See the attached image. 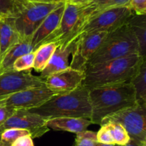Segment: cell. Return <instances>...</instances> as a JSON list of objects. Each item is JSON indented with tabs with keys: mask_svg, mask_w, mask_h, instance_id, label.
Returning a JSON list of instances; mask_svg holds the SVG:
<instances>
[{
	"mask_svg": "<svg viewBox=\"0 0 146 146\" xmlns=\"http://www.w3.org/2000/svg\"><path fill=\"white\" fill-rule=\"evenodd\" d=\"M92 124L101 125L105 118L121 110L138 105L130 82L88 89Z\"/></svg>",
	"mask_w": 146,
	"mask_h": 146,
	"instance_id": "1",
	"label": "cell"
},
{
	"mask_svg": "<svg viewBox=\"0 0 146 146\" xmlns=\"http://www.w3.org/2000/svg\"><path fill=\"white\" fill-rule=\"evenodd\" d=\"M146 58L140 54L111 60L86 67L82 85L88 89L128 83Z\"/></svg>",
	"mask_w": 146,
	"mask_h": 146,
	"instance_id": "2",
	"label": "cell"
},
{
	"mask_svg": "<svg viewBox=\"0 0 146 146\" xmlns=\"http://www.w3.org/2000/svg\"><path fill=\"white\" fill-rule=\"evenodd\" d=\"M28 111L47 120L55 118H83L90 120L91 106L88 89L81 85L71 92L54 96L40 106Z\"/></svg>",
	"mask_w": 146,
	"mask_h": 146,
	"instance_id": "3",
	"label": "cell"
},
{
	"mask_svg": "<svg viewBox=\"0 0 146 146\" xmlns=\"http://www.w3.org/2000/svg\"><path fill=\"white\" fill-rule=\"evenodd\" d=\"M133 54H140L139 46L135 35L126 22L117 29L108 33L88 60L86 67Z\"/></svg>",
	"mask_w": 146,
	"mask_h": 146,
	"instance_id": "4",
	"label": "cell"
},
{
	"mask_svg": "<svg viewBox=\"0 0 146 146\" xmlns=\"http://www.w3.org/2000/svg\"><path fill=\"white\" fill-rule=\"evenodd\" d=\"M86 5L66 1L59 26L42 44L54 42L58 44V46L66 47L74 42L89 19Z\"/></svg>",
	"mask_w": 146,
	"mask_h": 146,
	"instance_id": "5",
	"label": "cell"
},
{
	"mask_svg": "<svg viewBox=\"0 0 146 146\" xmlns=\"http://www.w3.org/2000/svg\"><path fill=\"white\" fill-rule=\"evenodd\" d=\"M65 1L51 3L27 2L14 19V25L21 40L30 41L44 19Z\"/></svg>",
	"mask_w": 146,
	"mask_h": 146,
	"instance_id": "6",
	"label": "cell"
},
{
	"mask_svg": "<svg viewBox=\"0 0 146 146\" xmlns=\"http://www.w3.org/2000/svg\"><path fill=\"white\" fill-rule=\"evenodd\" d=\"M109 122L120 123L131 140L146 144V106L137 105L121 110L104 118L101 125Z\"/></svg>",
	"mask_w": 146,
	"mask_h": 146,
	"instance_id": "7",
	"label": "cell"
},
{
	"mask_svg": "<svg viewBox=\"0 0 146 146\" xmlns=\"http://www.w3.org/2000/svg\"><path fill=\"white\" fill-rule=\"evenodd\" d=\"M133 14L128 6L107 9L91 17L82 29L81 34L97 31L111 32L125 24Z\"/></svg>",
	"mask_w": 146,
	"mask_h": 146,
	"instance_id": "8",
	"label": "cell"
},
{
	"mask_svg": "<svg viewBox=\"0 0 146 146\" xmlns=\"http://www.w3.org/2000/svg\"><path fill=\"white\" fill-rule=\"evenodd\" d=\"M58 95L46 86L27 88L0 98V106L9 107L15 110H30L36 108Z\"/></svg>",
	"mask_w": 146,
	"mask_h": 146,
	"instance_id": "9",
	"label": "cell"
},
{
	"mask_svg": "<svg viewBox=\"0 0 146 146\" xmlns=\"http://www.w3.org/2000/svg\"><path fill=\"white\" fill-rule=\"evenodd\" d=\"M108 32L97 31L91 33H83L75 41L72 60L69 66L74 69L84 71L88 60L96 52Z\"/></svg>",
	"mask_w": 146,
	"mask_h": 146,
	"instance_id": "10",
	"label": "cell"
},
{
	"mask_svg": "<svg viewBox=\"0 0 146 146\" xmlns=\"http://www.w3.org/2000/svg\"><path fill=\"white\" fill-rule=\"evenodd\" d=\"M47 119L29 112L28 110H16L15 112L0 125V134L8 128H20L29 131L32 138H40L49 131Z\"/></svg>",
	"mask_w": 146,
	"mask_h": 146,
	"instance_id": "11",
	"label": "cell"
},
{
	"mask_svg": "<svg viewBox=\"0 0 146 146\" xmlns=\"http://www.w3.org/2000/svg\"><path fill=\"white\" fill-rule=\"evenodd\" d=\"M44 84V80L40 76L33 75L31 70L7 71L0 74V98L27 88L41 86Z\"/></svg>",
	"mask_w": 146,
	"mask_h": 146,
	"instance_id": "12",
	"label": "cell"
},
{
	"mask_svg": "<svg viewBox=\"0 0 146 146\" xmlns=\"http://www.w3.org/2000/svg\"><path fill=\"white\" fill-rule=\"evenodd\" d=\"M85 78L83 71L68 67L66 69L52 74L44 80L45 85L57 94L71 92L82 85Z\"/></svg>",
	"mask_w": 146,
	"mask_h": 146,
	"instance_id": "13",
	"label": "cell"
},
{
	"mask_svg": "<svg viewBox=\"0 0 146 146\" xmlns=\"http://www.w3.org/2000/svg\"><path fill=\"white\" fill-rule=\"evenodd\" d=\"M65 4L66 1L53 10L32 34L30 43L34 51L58 27L65 8Z\"/></svg>",
	"mask_w": 146,
	"mask_h": 146,
	"instance_id": "14",
	"label": "cell"
},
{
	"mask_svg": "<svg viewBox=\"0 0 146 146\" xmlns=\"http://www.w3.org/2000/svg\"><path fill=\"white\" fill-rule=\"evenodd\" d=\"M75 41L66 47L57 46L46 66L40 73L39 76L42 79L45 80L52 74L66 69L69 67L68 58L74 51Z\"/></svg>",
	"mask_w": 146,
	"mask_h": 146,
	"instance_id": "15",
	"label": "cell"
},
{
	"mask_svg": "<svg viewBox=\"0 0 146 146\" xmlns=\"http://www.w3.org/2000/svg\"><path fill=\"white\" fill-rule=\"evenodd\" d=\"M91 124L89 119L83 118H55L47 120L46 122V125L49 129L76 134L86 131Z\"/></svg>",
	"mask_w": 146,
	"mask_h": 146,
	"instance_id": "16",
	"label": "cell"
},
{
	"mask_svg": "<svg viewBox=\"0 0 146 146\" xmlns=\"http://www.w3.org/2000/svg\"><path fill=\"white\" fill-rule=\"evenodd\" d=\"M21 41L14 25V17L0 19V54L1 58L14 44Z\"/></svg>",
	"mask_w": 146,
	"mask_h": 146,
	"instance_id": "17",
	"label": "cell"
},
{
	"mask_svg": "<svg viewBox=\"0 0 146 146\" xmlns=\"http://www.w3.org/2000/svg\"><path fill=\"white\" fill-rule=\"evenodd\" d=\"M34 51L30 41L21 40L19 43L11 46L1 58L0 74L7 71H12L14 61L23 55Z\"/></svg>",
	"mask_w": 146,
	"mask_h": 146,
	"instance_id": "18",
	"label": "cell"
},
{
	"mask_svg": "<svg viewBox=\"0 0 146 146\" xmlns=\"http://www.w3.org/2000/svg\"><path fill=\"white\" fill-rule=\"evenodd\" d=\"M127 24L138 41L140 55L146 58V14L137 15L133 14L128 20Z\"/></svg>",
	"mask_w": 146,
	"mask_h": 146,
	"instance_id": "19",
	"label": "cell"
},
{
	"mask_svg": "<svg viewBox=\"0 0 146 146\" xmlns=\"http://www.w3.org/2000/svg\"><path fill=\"white\" fill-rule=\"evenodd\" d=\"M130 83L135 91L138 105L146 106V61L143 63Z\"/></svg>",
	"mask_w": 146,
	"mask_h": 146,
	"instance_id": "20",
	"label": "cell"
},
{
	"mask_svg": "<svg viewBox=\"0 0 146 146\" xmlns=\"http://www.w3.org/2000/svg\"><path fill=\"white\" fill-rule=\"evenodd\" d=\"M58 46L56 43H47L39 46L34 51L33 68L36 72L41 73L45 68Z\"/></svg>",
	"mask_w": 146,
	"mask_h": 146,
	"instance_id": "21",
	"label": "cell"
},
{
	"mask_svg": "<svg viewBox=\"0 0 146 146\" xmlns=\"http://www.w3.org/2000/svg\"><path fill=\"white\" fill-rule=\"evenodd\" d=\"M129 1L130 0H93L88 4H86V10L89 16L90 19L97 13L107 9L128 6Z\"/></svg>",
	"mask_w": 146,
	"mask_h": 146,
	"instance_id": "22",
	"label": "cell"
},
{
	"mask_svg": "<svg viewBox=\"0 0 146 146\" xmlns=\"http://www.w3.org/2000/svg\"><path fill=\"white\" fill-rule=\"evenodd\" d=\"M27 2L25 0H0V19L15 17Z\"/></svg>",
	"mask_w": 146,
	"mask_h": 146,
	"instance_id": "23",
	"label": "cell"
},
{
	"mask_svg": "<svg viewBox=\"0 0 146 146\" xmlns=\"http://www.w3.org/2000/svg\"><path fill=\"white\" fill-rule=\"evenodd\" d=\"M102 125H107L110 132H111L114 143L116 144V145L120 146L125 145L131 141V138L128 135V133L120 123L109 122L105 124H102Z\"/></svg>",
	"mask_w": 146,
	"mask_h": 146,
	"instance_id": "24",
	"label": "cell"
},
{
	"mask_svg": "<svg viewBox=\"0 0 146 146\" xmlns=\"http://www.w3.org/2000/svg\"><path fill=\"white\" fill-rule=\"evenodd\" d=\"M31 135L29 131L20 128H8L1 133V142L2 146H11L15 140L24 135Z\"/></svg>",
	"mask_w": 146,
	"mask_h": 146,
	"instance_id": "25",
	"label": "cell"
},
{
	"mask_svg": "<svg viewBox=\"0 0 146 146\" xmlns=\"http://www.w3.org/2000/svg\"><path fill=\"white\" fill-rule=\"evenodd\" d=\"M97 144L96 133L86 130L76 134L75 142L72 146H96Z\"/></svg>",
	"mask_w": 146,
	"mask_h": 146,
	"instance_id": "26",
	"label": "cell"
},
{
	"mask_svg": "<svg viewBox=\"0 0 146 146\" xmlns=\"http://www.w3.org/2000/svg\"><path fill=\"white\" fill-rule=\"evenodd\" d=\"M34 51L23 55L14 61L12 69L16 71H29L34 67Z\"/></svg>",
	"mask_w": 146,
	"mask_h": 146,
	"instance_id": "27",
	"label": "cell"
},
{
	"mask_svg": "<svg viewBox=\"0 0 146 146\" xmlns=\"http://www.w3.org/2000/svg\"><path fill=\"white\" fill-rule=\"evenodd\" d=\"M98 143L104 144H115L111 136V132L106 125H101V128L96 133Z\"/></svg>",
	"mask_w": 146,
	"mask_h": 146,
	"instance_id": "28",
	"label": "cell"
},
{
	"mask_svg": "<svg viewBox=\"0 0 146 146\" xmlns=\"http://www.w3.org/2000/svg\"><path fill=\"white\" fill-rule=\"evenodd\" d=\"M128 6L133 14L137 15L146 14V0H130Z\"/></svg>",
	"mask_w": 146,
	"mask_h": 146,
	"instance_id": "29",
	"label": "cell"
},
{
	"mask_svg": "<svg viewBox=\"0 0 146 146\" xmlns=\"http://www.w3.org/2000/svg\"><path fill=\"white\" fill-rule=\"evenodd\" d=\"M16 110L4 106H0V125H2L14 112Z\"/></svg>",
	"mask_w": 146,
	"mask_h": 146,
	"instance_id": "30",
	"label": "cell"
},
{
	"mask_svg": "<svg viewBox=\"0 0 146 146\" xmlns=\"http://www.w3.org/2000/svg\"><path fill=\"white\" fill-rule=\"evenodd\" d=\"M11 146H34V145L33 138L29 135L18 138L13 142Z\"/></svg>",
	"mask_w": 146,
	"mask_h": 146,
	"instance_id": "31",
	"label": "cell"
},
{
	"mask_svg": "<svg viewBox=\"0 0 146 146\" xmlns=\"http://www.w3.org/2000/svg\"><path fill=\"white\" fill-rule=\"evenodd\" d=\"M92 1L93 0H66V1L77 4H86Z\"/></svg>",
	"mask_w": 146,
	"mask_h": 146,
	"instance_id": "32",
	"label": "cell"
},
{
	"mask_svg": "<svg viewBox=\"0 0 146 146\" xmlns=\"http://www.w3.org/2000/svg\"><path fill=\"white\" fill-rule=\"evenodd\" d=\"M29 2H38V3H51V2H58L62 1L64 0H25Z\"/></svg>",
	"mask_w": 146,
	"mask_h": 146,
	"instance_id": "33",
	"label": "cell"
},
{
	"mask_svg": "<svg viewBox=\"0 0 146 146\" xmlns=\"http://www.w3.org/2000/svg\"><path fill=\"white\" fill-rule=\"evenodd\" d=\"M122 146H146V144L141 143L137 142V141L131 139V141H130V142L128 143H127L126 145H122Z\"/></svg>",
	"mask_w": 146,
	"mask_h": 146,
	"instance_id": "34",
	"label": "cell"
},
{
	"mask_svg": "<svg viewBox=\"0 0 146 146\" xmlns=\"http://www.w3.org/2000/svg\"><path fill=\"white\" fill-rule=\"evenodd\" d=\"M96 146H120L118 145H116V144H104V143H98Z\"/></svg>",
	"mask_w": 146,
	"mask_h": 146,
	"instance_id": "35",
	"label": "cell"
},
{
	"mask_svg": "<svg viewBox=\"0 0 146 146\" xmlns=\"http://www.w3.org/2000/svg\"><path fill=\"white\" fill-rule=\"evenodd\" d=\"M0 146H2L1 145V134H0Z\"/></svg>",
	"mask_w": 146,
	"mask_h": 146,
	"instance_id": "36",
	"label": "cell"
},
{
	"mask_svg": "<svg viewBox=\"0 0 146 146\" xmlns=\"http://www.w3.org/2000/svg\"><path fill=\"white\" fill-rule=\"evenodd\" d=\"M0 63H1V54H0Z\"/></svg>",
	"mask_w": 146,
	"mask_h": 146,
	"instance_id": "37",
	"label": "cell"
},
{
	"mask_svg": "<svg viewBox=\"0 0 146 146\" xmlns=\"http://www.w3.org/2000/svg\"><path fill=\"white\" fill-rule=\"evenodd\" d=\"M64 1H66V0H64Z\"/></svg>",
	"mask_w": 146,
	"mask_h": 146,
	"instance_id": "38",
	"label": "cell"
}]
</instances>
